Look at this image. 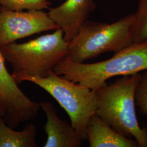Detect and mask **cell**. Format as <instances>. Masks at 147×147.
<instances>
[{"label": "cell", "mask_w": 147, "mask_h": 147, "mask_svg": "<svg viewBox=\"0 0 147 147\" xmlns=\"http://www.w3.org/2000/svg\"><path fill=\"white\" fill-rule=\"evenodd\" d=\"M13 77L18 84L29 81L47 91L67 112L71 126L81 140H87V125L97 107L95 90L65 79L53 71L44 78L24 75Z\"/></svg>", "instance_id": "5b68a950"}, {"label": "cell", "mask_w": 147, "mask_h": 147, "mask_svg": "<svg viewBox=\"0 0 147 147\" xmlns=\"http://www.w3.org/2000/svg\"><path fill=\"white\" fill-rule=\"evenodd\" d=\"M8 112V106L2 95L0 93V117H5Z\"/></svg>", "instance_id": "9a60e30c"}, {"label": "cell", "mask_w": 147, "mask_h": 147, "mask_svg": "<svg viewBox=\"0 0 147 147\" xmlns=\"http://www.w3.org/2000/svg\"><path fill=\"white\" fill-rule=\"evenodd\" d=\"M36 127L27 124L21 131L8 126L3 117H0V147H35Z\"/></svg>", "instance_id": "8fae6325"}, {"label": "cell", "mask_w": 147, "mask_h": 147, "mask_svg": "<svg viewBox=\"0 0 147 147\" xmlns=\"http://www.w3.org/2000/svg\"><path fill=\"white\" fill-rule=\"evenodd\" d=\"M39 105L47 117L44 130L47 140L44 147H81L82 141L71 124L58 117L53 104L42 101Z\"/></svg>", "instance_id": "9c48e42d"}, {"label": "cell", "mask_w": 147, "mask_h": 147, "mask_svg": "<svg viewBox=\"0 0 147 147\" xmlns=\"http://www.w3.org/2000/svg\"><path fill=\"white\" fill-rule=\"evenodd\" d=\"M134 14L131 27L134 42H147V0H138L136 11Z\"/></svg>", "instance_id": "7c38bea8"}, {"label": "cell", "mask_w": 147, "mask_h": 147, "mask_svg": "<svg viewBox=\"0 0 147 147\" xmlns=\"http://www.w3.org/2000/svg\"><path fill=\"white\" fill-rule=\"evenodd\" d=\"M147 70V42L136 44L115 53L107 60L94 63H78L64 58L53 71L64 78L96 90L107 80Z\"/></svg>", "instance_id": "7a4b0ae2"}, {"label": "cell", "mask_w": 147, "mask_h": 147, "mask_svg": "<svg viewBox=\"0 0 147 147\" xmlns=\"http://www.w3.org/2000/svg\"><path fill=\"white\" fill-rule=\"evenodd\" d=\"M51 5L49 0H0V5L13 11L42 10Z\"/></svg>", "instance_id": "4fadbf2b"}, {"label": "cell", "mask_w": 147, "mask_h": 147, "mask_svg": "<svg viewBox=\"0 0 147 147\" xmlns=\"http://www.w3.org/2000/svg\"><path fill=\"white\" fill-rule=\"evenodd\" d=\"M141 73L123 76L96 91V115L116 131L134 138L140 147H147V127L139 125L135 110V92Z\"/></svg>", "instance_id": "6da1fadb"}, {"label": "cell", "mask_w": 147, "mask_h": 147, "mask_svg": "<svg viewBox=\"0 0 147 147\" xmlns=\"http://www.w3.org/2000/svg\"><path fill=\"white\" fill-rule=\"evenodd\" d=\"M95 7L94 0H66L62 5L50 9L48 14L62 30L68 42L75 36Z\"/></svg>", "instance_id": "ba28073f"}, {"label": "cell", "mask_w": 147, "mask_h": 147, "mask_svg": "<svg viewBox=\"0 0 147 147\" xmlns=\"http://www.w3.org/2000/svg\"><path fill=\"white\" fill-rule=\"evenodd\" d=\"M135 102L142 115L147 116V70L141 73L135 92Z\"/></svg>", "instance_id": "5bb4252c"}, {"label": "cell", "mask_w": 147, "mask_h": 147, "mask_svg": "<svg viewBox=\"0 0 147 147\" xmlns=\"http://www.w3.org/2000/svg\"><path fill=\"white\" fill-rule=\"evenodd\" d=\"M5 59L0 51V93L8 106L9 117L13 125L28 121L37 116L40 105L31 100L21 90L12 75L5 67Z\"/></svg>", "instance_id": "52a82bcc"}, {"label": "cell", "mask_w": 147, "mask_h": 147, "mask_svg": "<svg viewBox=\"0 0 147 147\" xmlns=\"http://www.w3.org/2000/svg\"><path fill=\"white\" fill-rule=\"evenodd\" d=\"M87 136L90 147H140L135 140L122 135L96 113L88 122Z\"/></svg>", "instance_id": "30bf717a"}, {"label": "cell", "mask_w": 147, "mask_h": 147, "mask_svg": "<svg viewBox=\"0 0 147 147\" xmlns=\"http://www.w3.org/2000/svg\"><path fill=\"white\" fill-rule=\"evenodd\" d=\"M58 28L48 13L42 10L23 11L0 7V47L34 34Z\"/></svg>", "instance_id": "8992f818"}, {"label": "cell", "mask_w": 147, "mask_h": 147, "mask_svg": "<svg viewBox=\"0 0 147 147\" xmlns=\"http://www.w3.org/2000/svg\"><path fill=\"white\" fill-rule=\"evenodd\" d=\"M0 51L12 66L13 76L44 78L67 57L68 42L62 30L58 28L26 42L6 45L0 47Z\"/></svg>", "instance_id": "3957f363"}, {"label": "cell", "mask_w": 147, "mask_h": 147, "mask_svg": "<svg viewBox=\"0 0 147 147\" xmlns=\"http://www.w3.org/2000/svg\"><path fill=\"white\" fill-rule=\"evenodd\" d=\"M133 20L132 13L111 24L86 20L68 42L67 58L84 63L102 53H117L129 47L134 44L131 32Z\"/></svg>", "instance_id": "277c9868"}]
</instances>
